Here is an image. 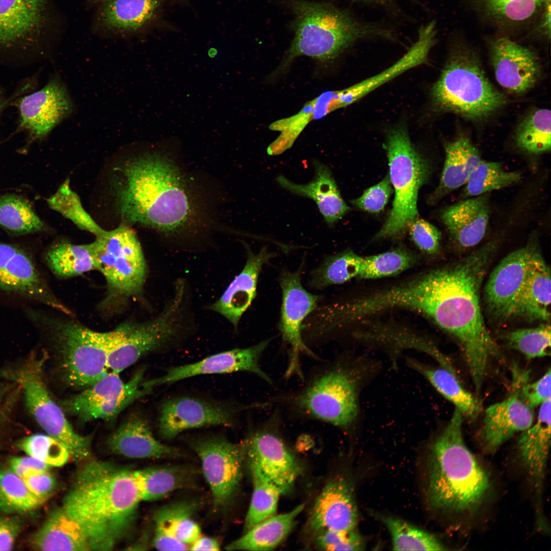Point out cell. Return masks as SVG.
<instances>
[{
  "mask_svg": "<svg viewBox=\"0 0 551 551\" xmlns=\"http://www.w3.org/2000/svg\"><path fill=\"white\" fill-rule=\"evenodd\" d=\"M496 245L495 241L489 242L452 265L389 287L386 294L390 308L422 314L457 339L478 393L490 360L499 354L486 328L480 301L481 285Z\"/></svg>",
  "mask_w": 551,
  "mask_h": 551,
  "instance_id": "cell-1",
  "label": "cell"
},
{
  "mask_svg": "<svg viewBox=\"0 0 551 551\" xmlns=\"http://www.w3.org/2000/svg\"><path fill=\"white\" fill-rule=\"evenodd\" d=\"M117 212L122 223L167 235L193 230L202 222L201 207L173 161L159 152L139 154L115 168Z\"/></svg>",
  "mask_w": 551,
  "mask_h": 551,
  "instance_id": "cell-2",
  "label": "cell"
},
{
  "mask_svg": "<svg viewBox=\"0 0 551 551\" xmlns=\"http://www.w3.org/2000/svg\"><path fill=\"white\" fill-rule=\"evenodd\" d=\"M141 500L133 471L93 461L75 474L62 508L91 550H110L131 529Z\"/></svg>",
  "mask_w": 551,
  "mask_h": 551,
  "instance_id": "cell-3",
  "label": "cell"
},
{
  "mask_svg": "<svg viewBox=\"0 0 551 551\" xmlns=\"http://www.w3.org/2000/svg\"><path fill=\"white\" fill-rule=\"evenodd\" d=\"M463 416L455 409L427 462L428 502L434 509L453 514L477 509L490 486L487 472L464 442Z\"/></svg>",
  "mask_w": 551,
  "mask_h": 551,
  "instance_id": "cell-4",
  "label": "cell"
},
{
  "mask_svg": "<svg viewBox=\"0 0 551 551\" xmlns=\"http://www.w3.org/2000/svg\"><path fill=\"white\" fill-rule=\"evenodd\" d=\"M294 14V39L288 60L307 56L332 61L356 41L369 38L392 39L394 32L383 26L360 20L331 3L285 0Z\"/></svg>",
  "mask_w": 551,
  "mask_h": 551,
  "instance_id": "cell-5",
  "label": "cell"
},
{
  "mask_svg": "<svg viewBox=\"0 0 551 551\" xmlns=\"http://www.w3.org/2000/svg\"><path fill=\"white\" fill-rule=\"evenodd\" d=\"M25 311L33 324L51 339L67 385L85 389L108 372V357L119 336V325L113 330L99 332L74 315L58 316L32 308Z\"/></svg>",
  "mask_w": 551,
  "mask_h": 551,
  "instance_id": "cell-6",
  "label": "cell"
},
{
  "mask_svg": "<svg viewBox=\"0 0 551 551\" xmlns=\"http://www.w3.org/2000/svg\"><path fill=\"white\" fill-rule=\"evenodd\" d=\"M90 244L96 270L106 283L98 310L106 317L116 316L131 302L143 298L148 269L141 244L134 230L123 223L105 230Z\"/></svg>",
  "mask_w": 551,
  "mask_h": 551,
  "instance_id": "cell-7",
  "label": "cell"
},
{
  "mask_svg": "<svg viewBox=\"0 0 551 551\" xmlns=\"http://www.w3.org/2000/svg\"><path fill=\"white\" fill-rule=\"evenodd\" d=\"M440 109L472 120H481L507 102L486 76L478 57L465 47L454 50L432 90Z\"/></svg>",
  "mask_w": 551,
  "mask_h": 551,
  "instance_id": "cell-8",
  "label": "cell"
},
{
  "mask_svg": "<svg viewBox=\"0 0 551 551\" xmlns=\"http://www.w3.org/2000/svg\"><path fill=\"white\" fill-rule=\"evenodd\" d=\"M386 149L389 176L395 195L392 209L376 238H397L403 236L410 223L418 217V193L428 179L430 167L413 146L403 127L389 132Z\"/></svg>",
  "mask_w": 551,
  "mask_h": 551,
  "instance_id": "cell-9",
  "label": "cell"
},
{
  "mask_svg": "<svg viewBox=\"0 0 551 551\" xmlns=\"http://www.w3.org/2000/svg\"><path fill=\"white\" fill-rule=\"evenodd\" d=\"M288 404L303 417L345 428L358 414L356 381L341 366H326L292 395Z\"/></svg>",
  "mask_w": 551,
  "mask_h": 551,
  "instance_id": "cell-10",
  "label": "cell"
},
{
  "mask_svg": "<svg viewBox=\"0 0 551 551\" xmlns=\"http://www.w3.org/2000/svg\"><path fill=\"white\" fill-rule=\"evenodd\" d=\"M42 367L41 362L33 359L17 367L5 370L2 375L20 387L30 413L41 428L62 442L73 459L83 460L90 455V438L74 431L63 410L51 395Z\"/></svg>",
  "mask_w": 551,
  "mask_h": 551,
  "instance_id": "cell-11",
  "label": "cell"
},
{
  "mask_svg": "<svg viewBox=\"0 0 551 551\" xmlns=\"http://www.w3.org/2000/svg\"><path fill=\"white\" fill-rule=\"evenodd\" d=\"M192 446L201 460L215 510L224 509L240 487L244 457L242 446L224 437L211 436L196 439Z\"/></svg>",
  "mask_w": 551,
  "mask_h": 551,
  "instance_id": "cell-12",
  "label": "cell"
},
{
  "mask_svg": "<svg viewBox=\"0 0 551 551\" xmlns=\"http://www.w3.org/2000/svg\"><path fill=\"white\" fill-rule=\"evenodd\" d=\"M0 292L48 306L73 315L55 295L32 257L12 244L0 242Z\"/></svg>",
  "mask_w": 551,
  "mask_h": 551,
  "instance_id": "cell-13",
  "label": "cell"
},
{
  "mask_svg": "<svg viewBox=\"0 0 551 551\" xmlns=\"http://www.w3.org/2000/svg\"><path fill=\"white\" fill-rule=\"evenodd\" d=\"M301 270V268L295 271L284 270L280 277L282 297L279 328L283 340L290 347L286 377L293 374L303 377L299 365L301 354L316 357L303 340L302 327L305 319L317 308L320 298L302 286Z\"/></svg>",
  "mask_w": 551,
  "mask_h": 551,
  "instance_id": "cell-14",
  "label": "cell"
},
{
  "mask_svg": "<svg viewBox=\"0 0 551 551\" xmlns=\"http://www.w3.org/2000/svg\"><path fill=\"white\" fill-rule=\"evenodd\" d=\"M535 244L530 241L509 254L489 277L484 289V303L489 318L496 324H503L514 317Z\"/></svg>",
  "mask_w": 551,
  "mask_h": 551,
  "instance_id": "cell-15",
  "label": "cell"
},
{
  "mask_svg": "<svg viewBox=\"0 0 551 551\" xmlns=\"http://www.w3.org/2000/svg\"><path fill=\"white\" fill-rule=\"evenodd\" d=\"M241 446L251 471L259 474L281 494L290 491L300 468L278 435L267 429L259 430L250 435Z\"/></svg>",
  "mask_w": 551,
  "mask_h": 551,
  "instance_id": "cell-16",
  "label": "cell"
},
{
  "mask_svg": "<svg viewBox=\"0 0 551 551\" xmlns=\"http://www.w3.org/2000/svg\"><path fill=\"white\" fill-rule=\"evenodd\" d=\"M74 105L64 82L58 76L41 89L20 98L18 103L20 127L32 140H41L73 111Z\"/></svg>",
  "mask_w": 551,
  "mask_h": 551,
  "instance_id": "cell-17",
  "label": "cell"
},
{
  "mask_svg": "<svg viewBox=\"0 0 551 551\" xmlns=\"http://www.w3.org/2000/svg\"><path fill=\"white\" fill-rule=\"evenodd\" d=\"M269 340L243 348H235L209 356L198 362L171 367L163 375L143 382L152 388L202 374H222L237 371L254 373L270 384L272 380L261 369L260 360Z\"/></svg>",
  "mask_w": 551,
  "mask_h": 551,
  "instance_id": "cell-18",
  "label": "cell"
},
{
  "mask_svg": "<svg viewBox=\"0 0 551 551\" xmlns=\"http://www.w3.org/2000/svg\"><path fill=\"white\" fill-rule=\"evenodd\" d=\"M489 46L496 80L506 90L521 94L538 83L542 70L533 51L506 37L492 39Z\"/></svg>",
  "mask_w": 551,
  "mask_h": 551,
  "instance_id": "cell-19",
  "label": "cell"
},
{
  "mask_svg": "<svg viewBox=\"0 0 551 551\" xmlns=\"http://www.w3.org/2000/svg\"><path fill=\"white\" fill-rule=\"evenodd\" d=\"M235 411L224 405L188 396L168 399L162 404L159 419V434L172 439L187 430L205 427L231 426Z\"/></svg>",
  "mask_w": 551,
  "mask_h": 551,
  "instance_id": "cell-20",
  "label": "cell"
},
{
  "mask_svg": "<svg viewBox=\"0 0 551 551\" xmlns=\"http://www.w3.org/2000/svg\"><path fill=\"white\" fill-rule=\"evenodd\" d=\"M358 509L351 483L343 477L331 479L317 497L308 520L311 531L356 529Z\"/></svg>",
  "mask_w": 551,
  "mask_h": 551,
  "instance_id": "cell-21",
  "label": "cell"
},
{
  "mask_svg": "<svg viewBox=\"0 0 551 551\" xmlns=\"http://www.w3.org/2000/svg\"><path fill=\"white\" fill-rule=\"evenodd\" d=\"M244 245L247 259L242 270L220 297L207 307L208 310L224 317L235 330H237L242 316L256 295L258 278L263 266L275 256L266 246L255 254L247 244Z\"/></svg>",
  "mask_w": 551,
  "mask_h": 551,
  "instance_id": "cell-22",
  "label": "cell"
},
{
  "mask_svg": "<svg viewBox=\"0 0 551 551\" xmlns=\"http://www.w3.org/2000/svg\"><path fill=\"white\" fill-rule=\"evenodd\" d=\"M48 0H0V48L36 42Z\"/></svg>",
  "mask_w": 551,
  "mask_h": 551,
  "instance_id": "cell-23",
  "label": "cell"
},
{
  "mask_svg": "<svg viewBox=\"0 0 551 551\" xmlns=\"http://www.w3.org/2000/svg\"><path fill=\"white\" fill-rule=\"evenodd\" d=\"M533 408L521 397L518 390L505 399L490 406L485 411L482 437L486 448L494 452L514 435L534 422Z\"/></svg>",
  "mask_w": 551,
  "mask_h": 551,
  "instance_id": "cell-24",
  "label": "cell"
},
{
  "mask_svg": "<svg viewBox=\"0 0 551 551\" xmlns=\"http://www.w3.org/2000/svg\"><path fill=\"white\" fill-rule=\"evenodd\" d=\"M521 433L518 443L519 454L533 481L538 517L541 519V499L550 446V399L540 405L535 422Z\"/></svg>",
  "mask_w": 551,
  "mask_h": 551,
  "instance_id": "cell-25",
  "label": "cell"
},
{
  "mask_svg": "<svg viewBox=\"0 0 551 551\" xmlns=\"http://www.w3.org/2000/svg\"><path fill=\"white\" fill-rule=\"evenodd\" d=\"M195 501L182 500L165 505L156 512L154 546L159 550H181L201 536L192 519L197 509Z\"/></svg>",
  "mask_w": 551,
  "mask_h": 551,
  "instance_id": "cell-26",
  "label": "cell"
},
{
  "mask_svg": "<svg viewBox=\"0 0 551 551\" xmlns=\"http://www.w3.org/2000/svg\"><path fill=\"white\" fill-rule=\"evenodd\" d=\"M313 164L314 177L306 184H296L283 175L278 176L276 181L291 193L313 200L325 222L331 227L347 214L350 208L342 198L329 167L316 160Z\"/></svg>",
  "mask_w": 551,
  "mask_h": 551,
  "instance_id": "cell-27",
  "label": "cell"
},
{
  "mask_svg": "<svg viewBox=\"0 0 551 551\" xmlns=\"http://www.w3.org/2000/svg\"><path fill=\"white\" fill-rule=\"evenodd\" d=\"M489 195L469 197L447 207L442 213V221L460 247L474 246L483 239L490 216Z\"/></svg>",
  "mask_w": 551,
  "mask_h": 551,
  "instance_id": "cell-28",
  "label": "cell"
},
{
  "mask_svg": "<svg viewBox=\"0 0 551 551\" xmlns=\"http://www.w3.org/2000/svg\"><path fill=\"white\" fill-rule=\"evenodd\" d=\"M107 443L114 453L130 458H160L181 455L178 449L157 440L147 421L136 415L129 417L111 434Z\"/></svg>",
  "mask_w": 551,
  "mask_h": 551,
  "instance_id": "cell-29",
  "label": "cell"
},
{
  "mask_svg": "<svg viewBox=\"0 0 551 551\" xmlns=\"http://www.w3.org/2000/svg\"><path fill=\"white\" fill-rule=\"evenodd\" d=\"M550 304V270L535 244L514 317H519L529 321H548Z\"/></svg>",
  "mask_w": 551,
  "mask_h": 551,
  "instance_id": "cell-30",
  "label": "cell"
},
{
  "mask_svg": "<svg viewBox=\"0 0 551 551\" xmlns=\"http://www.w3.org/2000/svg\"><path fill=\"white\" fill-rule=\"evenodd\" d=\"M445 159L438 187L431 196L436 203L453 190L464 185L481 160L478 148L469 138L458 137L445 145Z\"/></svg>",
  "mask_w": 551,
  "mask_h": 551,
  "instance_id": "cell-31",
  "label": "cell"
},
{
  "mask_svg": "<svg viewBox=\"0 0 551 551\" xmlns=\"http://www.w3.org/2000/svg\"><path fill=\"white\" fill-rule=\"evenodd\" d=\"M31 543L42 550H91L83 531L63 508L49 515L33 536Z\"/></svg>",
  "mask_w": 551,
  "mask_h": 551,
  "instance_id": "cell-32",
  "label": "cell"
},
{
  "mask_svg": "<svg viewBox=\"0 0 551 551\" xmlns=\"http://www.w3.org/2000/svg\"><path fill=\"white\" fill-rule=\"evenodd\" d=\"M304 505L281 514H275L257 523L241 537L226 546L228 550H271L278 547L293 529Z\"/></svg>",
  "mask_w": 551,
  "mask_h": 551,
  "instance_id": "cell-33",
  "label": "cell"
},
{
  "mask_svg": "<svg viewBox=\"0 0 551 551\" xmlns=\"http://www.w3.org/2000/svg\"><path fill=\"white\" fill-rule=\"evenodd\" d=\"M162 1L102 0L99 20L110 30L136 31L151 19Z\"/></svg>",
  "mask_w": 551,
  "mask_h": 551,
  "instance_id": "cell-34",
  "label": "cell"
},
{
  "mask_svg": "<svg viewBox=\"0 0 551 551\" xmlns=\"http://www.w3.org/2000/svg\"><path fill=\"white\" fill-rule=\"evenodd\" d=\"M142 500L161 499L190 485L196 473L183 465H163L133 471Z\"/></svg>",
  "mask_w": 551,
  "mask_h": 551,
  "instance_id": "cell-35",
  "label": "cell"
},
{
  "mask_svg": "<svg viewBox=\"0 0 551 551\" xmlns=\"http://www.w3.org/2000/svg\"><path fill=\"white\" fill-rule=\"evenodd\" d=\"M43 260L51 271L62 279L96 270L90 243L75 244L65 240L56 241L45 251Z\"/></svg>",
  "mask_w": 551,
  "mask_h": 551,
  "instance_id": "cell-36",
  "label": "cell"
},
{
  "mask_svg": "<svg viewBox=\"0 0 551 551\" xmlns=\"http://www.w3.org/2000/svg\"><path fill=\"white\" fill-rule=\"evenodd\" d=\"M410 364L446 399L454 404L463 416L476 418L481 407L477 399L462 386L453 368L429 367L411 360Z\"/></svg>",
  "mask_w": 551,
  "mask_h": 551,
  "instance_id": "cell-37",
  "label": "cell"
},
{
  "mask_svg": "<svg viewBox=\"0 0 551 551\" xmlns=\"http://www.w3.org/2000/svg\"><path fill=\"white\" fill-rule=\"evenodd\" d=\"M431 46L425 40L417 39L408 52L394 64L382 72L346 89L341 90L345 106L355 102L370 92L405 71L422 64L427 59Z\"/></svg>",
  "mask_w": 551,
  "mask_h": 551,
  "instance_id": "cell-38",
  "label": "cell"
},
{
  "mask_svg": "<svg viewBox=\"0 0 551 551\" xmlns=\"http://www.w3.org/2000/svg\"><path fill=\"white\" fill-rule=\"evenodd\" d=\"M363 258L349 250L327 257L311 271L308 282L309 287L322 289L358 277Z\"/></svg>",
  "mask_w": 551,
  "mask_h": 551,
  "instance_id": "cell-39",
  "label": "cell"
},
{
  "mask_svg": "<svg viewBox=\"0 0 551 551\" xmlns=\"http://www.w3.org/2000/svg\"><path fill=\"white\" fill-rule=\"evenodd\" d=\"M0 226L16 235L46 230V225L31 204L23 198L13 194L0 195Z\"/></svg>",
  "mask_w": 551,
  "mask_h": 551,
  "instance_id": "cell-40",
  "label": "cell"
},
{
  "mask_svg": "<svg viewBox=\"0 0 551 551\" xmlns=\"http://www.w3.org/2000/svg\"><path fill=\"white\" fill-rule=\"evenodd\" d=\"M551 113L547 109H538L528 114L519 124L515 135L517 146L531 154L549 152L551 146Z\"/></svg>",
  "mask_w": 551,
  "mask_h": 551,
  "instance_id": "cell-41",
  "label": "cell"
},
{
  "mask_svg": "<svg viewBox=\"0 0 551 551\" xmlns=\"http://www.w3.org/2000/svg\"><path fill=\"white\" fill-rule=\"evenodd\" d=\"M520 171L506 170L498 162L481 160L470 174L464 189V195L471 197L489 193L518 182Z\"/></svg>",
  "mask_w": 551,
  "mask_h": 551,
  "instance_id": "cell-42",
  "label": "cell"
},
{
  "mask_svg": "<svg viewBox=\"0 0 551 551\" xmlns=\"http://www.w3.org/2000/svg\"><path fill=\"white\" fill-rule=\"evenodd\" d=\"M144 373L143 369L139 370L130 380L128 389L121 395L105 402L82 407L70 415L84 421L107 420L116 417L135 400L151 391V389L146 388L142 385Z\"/></svg>",
  "mask_w": 551,
  "mask_h": 551,
  "instance_id": "cell-43",
  "label": "cell"
},
{
  "mask_svg": "<svg viewBox=\"0 0 551 551\" xmlns=\"http://www.w3.org/2000/svg\"><path fill=\"white\" fill-rule=\"evenodd\" d=\"M391 537L393 550H444L445 546L432 534L399 518L380 517Z\"/></svg>",
  "mask_w": 551,
  "mask_h": 551,
  "instance_id": "cell-44",
  "label": "cell"
},
{
  "mask_svg": "<svg viewBox=\"0 0 551 551\" xmlns=\"http://www.w3.org/2000/svg\"><path fill=\"white\" fill-rule=\"evenodd\" d=\"M130 380L124 382L119 373L111 371L77 395L62 400L60 404L64 412L74 411L90 405L103 403L123 394L129 388Z\"/></svg>",
  "mask_w": 551,
  "mask_h": 551,
  "instance_id": "cell-45",
  "label": "cell"
},
{
  "mask_svg": "<svg viewBox=\"0 0 551 551\" xmlns=\"http://www.w3.org/2000/svg\"><path fill=\"white\" fill-rule=\"evenodd\" d=\"M47 202L51 209L71 220L79 229L89 232L95 237L105 231L84 209L79 196L71 189L68 178L47 199Z\"/></svg>",
  "mask_w": 551,
  "mask_h": 551,
  "instance_id": "cell-46",
  "label": "cell"
},
{
  "mask_svg": "<svg viewBox=\"0 0 551 551\" xmlns=\"http://www.w3.org/2000/svg\"><path fill=\"white\" fill-rule=\"evenodd\" d=\"M483 13L502 24H518L543 8L546 0H474Z\"/></svg>",
  "mask_w": 551,
  "mask_h": 551,
  "instance_id": "cell-47",
  "label": "cell"
},
{
  "mask_svg": "<svg viewBox=\"0 0 551 551\" xmlns=\"http://www.w3.org/2000/svg\"><path fill=\"white\" fill-rule=\"evenodd\" d=\"M42 503L29 490L22 478L0 467V510L7 513L33 510Z\"/></svg>",
  "mask_w": 551,
  "mask_h": 551,
  "instance_id": "cell-48",
  "label": "cell"
},
{
  "mask_svg": "<svg viewBox=\"0 0 551 551\" xmlns=\"http://www.w3.org/2000/svg\"><path fill=\"white\" fill-rule=\"evenodd\" d=\"M416 261L412 253L400 248L363 257L358 277L373 279L395 276L411 267Z\"/></svg>",
  "mask_w": 551,
  "mask_h": 551,
  "instance_id": "cell-49",
  "label": "cell"
},
{
  "mask_svg": "<svg viewBox=\"0 0 551 551\" xmlns=\"http://www.w3.org/2000/svg\"><path fill=\"white\" fill-rule=\"evenodd\" d=\"M253 491L245 518L244 532L260 521L276 514L281 493L258 473L251 471Z\"/></svg>",
  "mask_w": 551,
  "mask_h": 551,
  "instance_id": "cell-50",
  "label": "cell"
},
{
  "mask_svg": "<svg viewBox=\"0 0 551 551\" xmlns=\"http://www.w3.org/2000/svg\"><path fill=\"white\" fill-rule=\"evenodd\" d=\"M509 345L528 359L543 357L550 354V327L543 323L533 328L519 329L508 333Z\"/></svg>",
  "mask_w": 551,
  "mask_h": 551,
  "instance_id": "cell-51",
  "label": "cell"
},
{
  "mask_svg": "<svg viewBox=\"0 0 551 551\" xmlns=\"http://www.w3.org/2000/svg\"><path fill=\"white\" fill-rule=\"evenodd\" d=\"M20 448L48 465L61 466L70 456L66 446L48 434H35L23 438L19 442Z\"/></svg>",
  "mask_w": 551,
  "mask_h": 551,
  "instance_id": "cell-52",
  "label": "cell"
},
{
  "mask_svg": "<svg viewBox=\"0 0 551 551\" xmlns=\"http://www.w3.org/2000/svg\"><path fill=\"white\" fill-rule=\"evenodd\" d=\"M317 546L327 550H362L365 543L356 529L349 531H325L318 533Z\"/></svg>",
  "mask_w": 551,
  "mask_h": 551,
  "instance_id": "cell-53",
  "label": "cell"
},
{
  "mask_svg": "<svg viewBox=\"0 0 551 551\" xmlns=\"http://www.w3.org/2000/svg\"><path fill=\"white\" fill-rule=\"evenodd\" d=\"M407 230L413 242L422 252L429 255L438 252L441 233L434 226L417 217L410 223Z\"/></svg>",
  "mask_w": 551,
  "mask_h": 551,
  "instance_id": "cell-54",
  "label": "cell"
},
{
  "mask_svg": "<svg viewBox=\"0 0 551 551\" xmlns=\"http://www.w3.org/2000/svg\"><path fill=\"white\" fill-rule=\"evenodd\" d=\"M391 192L392 185L388 175L380 182L365 190L360 197L353 201V204L364 211L378 213L384 209Z\"/></svg>",
  "mask_w": 551,
  "mask_h": 551,
  "instance_id": "cell-55",
  "label": "cell"
},
{
  "mask_svg": "<svg viewBox=\"0 0 551 551\" xmlns=\"http://www.w3.org/2000/svg\"><path fill=\"white\" fill-rule=\"evenodd\" d=\"M520 376L521 384L518 379L514 382L521 397L532 408L541 405L550 399V369L546 371L543 375L536 382L528 384L523 380L526 374Z\"/></svg>",
  "mask_w": 551,
  "mask_h": 551,
  "instance_id": "cell-56",
  "label": "cell"
},
{
  "mask_svg": "<svg viewBox=\"0 0 551 551\" xmlns=\"http://www.w3.org/2000/svg\"><path fill=\"white\" fill-rule=\"evenodd\" d=\"M29 490L42 503L53 494L56 485L55 478L48 471L22 478Z\"/></svg>",
  "mask_w": 551,
  "mask_h": 551,
  "instance_id": "cell-57",
  "label": "cell"
},
{
  "mask_svg": "<svg viewBox=\"0 0 551 551\" xmlns=\"http://www.w3.org/2000/svg\"><path fill=\"white\" fill-rule=\"evenodd\" d=\"M10 464L11 469L22 478L48 471L49 467L45 463L30 456L12 458Z\"/></svg>",
  "mask_w": 551,
  "mask_h": 551,
  "instance_id": "cell-58",
  "label": "cell"
},
{
  "mask_svg": "<svg viewBox=\"0 0 551 551\" xmlns=\"http://www.w3.org/2000/svg\"><path fill=\"white\" fill-rule=\"evenodd\" d=\"M20 528L16 518L0 517V550L12 549Z\"/></svg>",
  "mask_w": 551,
  "mask_h": 551,
  "instance_id": "cell-59",
  "label": "cell"
},
{
  "mask_svg": "<svg viewBox=\"0 0 551 551\" xmlns=\"http://www.w3.org/2000/svg\"><path fill=\"white\" fill-rule=\"evenodd\" d=\"M191 550H220V545L215 539L208 537L199 536L189 547Z\"/></svg>",
  "mask_w": 551,
  "mask_h": 551,
  "instance_id": "cell-60",
  "label": "cell"
},
{
  "mask_svg": "<svg viewBox=\"0 0 551 551\" xmlns=\"http://www.w3.org/2000/svg\"><path fill=\"white\" fill-rule=\"evenodd\" d=\"M543 16L540 29L543 35L550 39V0H546L543 8Z\"/></svg>",
  "mask_w": 551,
  "mask_h": 551,
  "instance_id": "cell-61",
  "label": "cell"
},
{
  "mask_svg": "<svg viewBox=\"0 0 551 551\" xmlns=\"http://www.w3.org/2000/svg\"><path fill=\"white\" fill-rule=\"evenodd\" d=\"M356 2H361L363 3L368 4H374L377 5L385 6L388 5L389 4L393 1V0H354Z\"/></svg>",
  "mask_w": 551,
  "mask_h": 551,
  "instance_id": "cell-62",
  "label": "cell"
},
{
  "mask_svg": "<svg viewBox=\"0 0 551 551\" xmlns=\"http://www.w3.org/2000/svg\"><path fill=\"white\" fill-rule=\"evenodd\" d=\"M7 104L4 95L0 91V114Z\"/></svg>",
  "mask_w": 551,
  "mask_h": 551,
  "instance_id": "cell-63",
  "label": "cell"
},
{
  "mask_svg": "<svg viewBox=\"0 0 551 551\" xmlns=\"http://www.w3.org/2000/svg\"><path fill=\"white\" fill-rule=\"evenodd\" d=\"M90 2L101 1L102 0H88Z\"/></svg>",
  "mask_w": 551,
  "mask_h": 551,
  "instance_id": "cell-64",
  "label": "cell"
}]
</instances>
